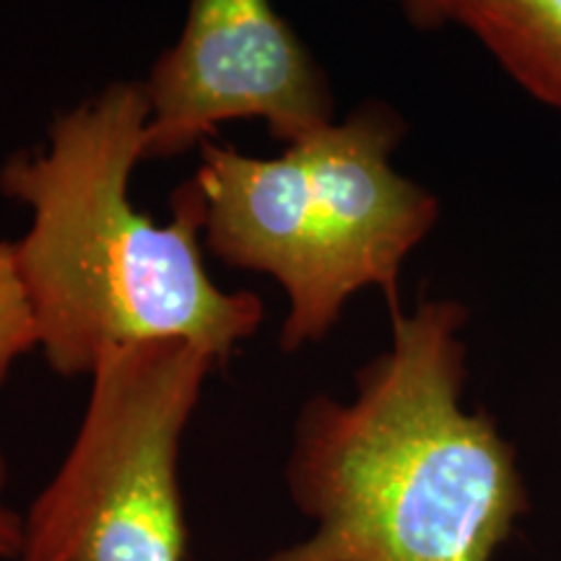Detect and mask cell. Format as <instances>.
Returning <instances> with one entry per match:
<instances>
[{
  "label": "cell",
  "mask_w": 561,
  "mask_h": 561,
  "mask_svg": "<svg viewBox=\"0 0 561 561\" xmlns=\"http://www.w3.org/2000/svg\"><path fill=\"white\" fill-rule=\"evenodd\" d=\"M468 307L392 312L390 346L356 396L301 405L286 462L314 530L255 561H491L528 512L517 453L486 411L462 405Z\"/></svg>",
  "instance_id": "obj_1"
},
{
  "label": "cell",
  "mask_w": 561,
  "mask_h": 561,
  "mask_svg": "<svg viewBox=\"0 0 561 561\" xmlns=\"http://www.w3.org/2000/svg\"><path fill=\"white\" fill-rule=\"evenodd\" d=\"M149 117L146 83L115 81L55 117L45 149L0 167V193L32 214L13 248L39 348L62 377L91 375L107 351L151 341H187L227 362L265 318L261 297L221 291L208 276L198 182L172 193L170 224L133 206Z\"/></svg>",
  "instance_id": "obj_2"
},
{
  "label": "cell",
  "mask_w": 561,
  "mask_h": 561,
  "mask_svg": "<svg viewBox=\"0 0 561 561\" xmlns=\"http://www.w3.org/2000/svg\"><path fill=\"white\" fill-rule=\"evenodd\" d=\"M403 133L396 110L367 102L276 159L203 144L193 180L206 198V244L231 268L278 280L289 297L284 351L325 339L369 286L401 310L405 257L439 221L437 195L392 167Z\"/></svg>",
  "instance_id": "obj_3"
},
{
  "label": "cell",
  "mask_w": 561,
  "mask_h": 561,
  "mask_svg": "<svg viewBox=\"0 0 561 561\" xmlns=\"http://www.w3.org/2000/svg\"><path fill=\"white\" fill-rule=\"evenodd\" d=\"M216 364L187 341L102 354L73 445L24 515L13 561H185L180 447Z\"/></svg>",
  "instance_id": "obj_4"
},
{
  "label": "cell",
  "mask_w": 561,
  "mask_h": 561,
  "mask_svg": "<svg viewBox=\"0 0 561 561\" xmlns=\"http://www.w3.org/2000/svg\"><path fill=\"white\" fill-rule=\"evenodd\" d=\"M144 83V161L191 151L231 121H263L297 144L335 112L325 73L273 0H191L180 39Z\"/></svg>",
  "instance_id": "obj_5"
},
{
  "label": "cell",
  "mask_w": 561,
  "mask_h": 561,
  "mask_svg": "<svg viewBox=\"0 0 561 561\" xmlns=\"http://www.w3.org/2000/svg\"><path fill=\"white\" fill-rule=\"evenodd\" d=\"M421 30L460 26L536 102L561 112V0H398Z\"/></svg>",
  "instance_id": "obj_6"
},
{
  "label": "cell",
  "mask_w": 561,
  "mask_h": 561,
  "mask_svg": "<svg viewBox=\"0 0 561 561\" xmlns=\"http://www.w3.org/2000/svg\"><path fill=\"white\" fill-rule=\"evenodd\" d=\"M39 348L37 320L19 271L13 242H0V385L19 356Z\"/></svg>",
  "instance_id": "obj_7"
},
{
  "label": "cell",
  "mask_w": 561,
  "mask_h": 561,
  "mask_svg": "<svg viewBox=\"0 0 561 561\" xmlns=\"http://www.w3.org/2000/svg\"><path fill=\"white\" fill-rule=\"evenodd\" d=\"M5 486H9V462L0 447V559H16L24 543V517L9 507Z\"/></svg>",
  "instance_id": "obj_8"
}]
</instances>
